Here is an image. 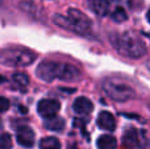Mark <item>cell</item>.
Here are the masks:
<instances>
[{"mask_svg": "<svg viewBox=\"0 0 150 149\" xmlns=\"http://www.w3.org/2000/svg\"><path fill=\"white\" fill-rule=\"evenodd\" d=\"M36 75L44 82L61 79L73 82L80 78V70L69 63H58L54 61H42L36 69Z\"/></svg>", "mask_w": 150, "mask_h": 149, "instance_id": "1", "label": "cell"}, {"mask_svg": "<svg viewBox=\"0 0 150 149\" xmlns=\"http://www.w3.org/2000/svg\"><path fill=\"white\" fill-rule=\"evenodd\" d=\"M112 46L117 50L121 55L129 58H141L145 55L146 46L144 41L134 33L125 32V33H117L111 36Z\"/></svg>", "mask_w": 150, "mask_h": 149, "instance_id": "2", "label": "cell"}, {"mask_svg": "<svg viewBox=\"0 0 150 149\" xmlns=\"http://www.w3.org/2000/svg\"><path fill=\"white\" fill-rule=\"evenodd\" d=\"M54 23L58 26H62L63 29L75 32L79 34H88L91 32V21L87 16L79 9L70 8L66 16L55 15L53 17Z\"/></svg>", "mask_w": 150, "mask_h": 149, "instance_id": "3", "label": "cell"}, {"mask_svg": "<svg viewBox=\"0 0 150 149\" xmlns=\"http://www.w3.org/2000/svg\"><path fill=\"white\" fill-rule=\"evenodd\" d=\"M34 60L36 54L24 48H8L0 52V63L5 66H29Z\"/></svg>", "mask_w": 150, "mask_h": 149, "instance_id": "4", "label": "cell"}, {"mask_svg": "<svg viewBox=\"0 0 150 149\" xmlns=\"http://www.w3.org/2000/svg\"><path fill=\"white\" fill-rule=\"evenodd\" d=\"M103 90L115 102H127L134 96V90L129 84L115 78L105 79L103 83Z\"/></svg>", "mask_w": 150, "mask_h": 149, "instance_id": "5", "label": "cell"}, {"mask_svg": "<svg viewBox=\"0 0 150 149\" xmlns=\"http://www.w3.org/2000/svg\"><path fill=\"white\" fill-rule=\"evenodd\" d=\"M59 108H61V104L58 100L42 99V100H40L38 104H37V112H38L42 118L47 119V118H52V116L57 115Z\"/></svg>", "mask_w": 150, "mask_h": 149, "instance_id": "6", "label": "cell"}, {"mask_svg": "<svg viewBox=\"0 0 150 149\" xmlns=\"http://www.w3.org/2000/svg\"><path fill=\"white\" fill-rule=\"evenodd\" d=\"M145 133V131H136L134 128H129L125 131L124 136H122V144L127 149H134L141 148V137Z\"/></svg>", "mask_w": 150, "mask_h": 149, "instance_id": "7", "label": "cell"}, {"mask_svg": "<svg viewBox=\"0 0 150 149\" xmlns=\"http://www.w3.org/2000/svg\"><path fill=\"white\" fill-rule=\"evenodd\" d=\"M17 143L24 148H32L34 145V132L29 127H20L16 133Z\"/></svg>", "mask_w": 150, "mask_h": 149, "instance_id": "8", "label": "cell"}, {"mask_svg": "<svg viewBox=\"0 0 150 149\" xmlns=\"http://www.w3.org/2000/svg\"><path fill=\"white\" fill-rule=\"evenodd\" d=\"M98 126L99 128L104 129V131H115L116 129V120H115L113 115L108 111H101L98 116Z\"/></svg>", "mask_w": 150, "mask_h": 149, "instance_id": "9", "label": "cell"}, {"mask_svg": "<svg viewBox=\"0 0 150 149\" xmlns=\"http://www.w3.org/2000/svg\"><path fill=\"white\" fill-rule=\"evenodd\" d=\"M73 110L78 115H87V114L92 112L93 110V104L90 99L84 96H80V98H76L73 103Z\"/></svg>", "mask_w": 150, "mask_h": 149, "instance_id": "10", "label": "cell"}, {"mask_svg": "<svg viewBox=\"0 0 150 149\" xmlns=\"http://www.w3.org/2000/svg\"><path fill=\"white\" fill-rule=\"evenodd\" d=\"M113 0H90L88 1V5H90L91 11L93 13L99 16H104L108 13L109 11V5Z\"/></svg>", "mask_w": 150, "mask_h": 149, "instance_id": "11", "label": "cell"}, {"mask_svg": "<svg viewBox=\"0 0 150 149\" xmlns=\"http://www.w3.org/2000/svg\"><path fill=\"white\" fill-rule=\"evenodd\" d=\"M98 149H116L117 148V140L111 135H101L98 139Z\"/></svg>", "mask_w": 150, "mask_h": 149, "instance_id": "12", "label": "cell"}, {"mask_svg": "<svg viewBox=\"0 0 150 149\" xmlns=\"http://www.w3.org/2000/svg\"><path fill=\"white\" fill-rule=\"evenodd\" d=\"M45 127L50 131H62L63 127H65V120L62 118L52 116V118H47L45 120Z\"/></svg>", "mask_w": 150, "mask_h": 149, "instance_id": "13", "label": "cell"}, {"mask_svg": "<svg viewBox=\"0 0 150 149\" xmlns=\"http://www.w3.org/2000/svg\"><path fill=\"white\" fill-rule=\"evenodd\" d=\"M40 149H61V143L53 136L44 137L40 141Z\"/></svg>", "mask_w": 150, "mask_h": 149, "instance_id": "14", "label": "cell"}, {"mask_svg": "<svg viewBox=\"0 0 150 149\" xmlns=\"http://www.w3.org/2000/svg\"><path fill=\"white\" fill-rule=\"evenodd\" d=\"M12 81L13 83H16V86L21 90V91H25L26 90V86L29 83V79H28V75L24 73H15L12 74Z\"/></svg>", "mask_w": 150, "mask_h": 149, "instance_id": "15", "label": "cell"}, {"mask_svg": "<svg viewBox=\"0 0 150 149\" xmlns=\"http://www.w3.org/2000/svg\"><path fill=\"white\" fill-rule=\"evenodd\" d=\"M111 17H112V20H115L116 23H122V21H125L128 18V15H127V12H125L122 8L117 7L116 9L112 12Z\"/></svg>", "mask_w": 150, "mask_h": 149, "instance_id": "16", "label": "cell"}, {"mask_svg": "<svg viewBox=\"0 0 150 149\" xmlns=\"http://www.w3.org/2000/svg\"><path fill=\"white\" fill-rule=\"evenodd\" d=\"M0 149H12V139L8 133H0Z\"/></svg>", "mask_w": 150, "mask_h": 149, "instance_id": "17", "label": "cell"}, {"mask_svg": "<svg viewBox=\"0 0 150 149\" xmlns=\"http://www.w3.org/2000/svg\"><path fill=\"white\" fill-rule=\"evenodd\" d=\"M9 108V100L4 96H0V112H5Z\"/></svg>", "mask_w": 150, "mask_h": 149, "instance_id": "18", "label": "cell"}, {"mask_svg": "<svg viewBox=\"0 0 150 149\" xmlns=\"http://www.w3.org/2000/svg\"><path fill=\"white\" fill-rule=\"evenodd\" d=\"M4 81H5L4 77H0V82H4Z\"/></svg>", "mask_w": 150, "mask_h": 149, "instance_id": "19", "label": "cell"}, {"mask_svg": "<svg viewBox=\"0 0 150 149\" xmlns=\"http://www.w3.org/2000/svg\"><path fill=\"white\" fill-rule=\"evenodd\" d=\"M0 127H1V120H0Z\"/></svg>", "mask_w": 150, "mask_h": 149, "instance_id": "20", "label": "cell"}, {"mask_svg": "<svg viewBox=\"0 0 150 149\" xmlns=\"http://www.w3.org/2000/svg\"><path fill=\"white\" fill-rule=\"evenodd\" d=\"M0 3H1V0H0Z\"/></svg>", "mask_w": 150, "mask_h": 149, "instance_id": "21", "label": "cell"}]
</instances>
